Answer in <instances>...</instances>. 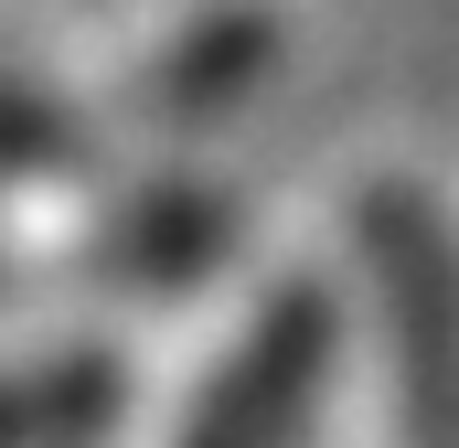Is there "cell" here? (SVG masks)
<instances>
[{"instance_id":"277c9868","label":"cell","mask_w":459,"mask_h":448,"mask_svg":"<svg viewBox=\"0 0 459 448\" xmlns=\"http://www.w3.org/2000/svg\"><path fill=\"white\" fill-rule=\"evenodd\" d=\"M54 150H65L54 108H43V97H32V86L0 65V160H54Z\"/></svg>"},{"instance_id":"6da1fadb","label":"cell","mask_w":459,"mask_h":448,"mask_svg":"<svg viewBox=\"0 0 459 448\" xmlns=\"http://www.w3.org/2000/svg\"><path fill=\"white\" fill-rule=\"evenodd\" d=\"M363 256H374V289H385V332H395L406 448H459V256H449V235L428 224L417 193H374Z\"/></svg>"},{"instance_id":"7a4b0ae2","label":"cell","mask_w":459,"mask_h":448,"mask_svg":"<svg viewBox=\"0 0 459 448\" xmlns=\"http://www.w3.org/2000/svg\"><path fill=\"white\" fill-rule=\"evenodd\" d=\"M321 352H332V321H321L310 289L267 299V321L214 363V384L193 395V417H182V438H171V448H289Z\"/></svg>"},{"instance_id":"3957f363","label":"cell","mask_w":459,"mask_h":448,"mask_svg":"<svg viewBox=\"0 0 459 448\" xmlns=\"http://www.w3.org/2000/svg\"><path fill=\"white\" fill-rule=\"evenodd\" d=\"M108 417V363L65 352V363H11L0 374V448H54Z\"/></svg>"}]
</instances>
